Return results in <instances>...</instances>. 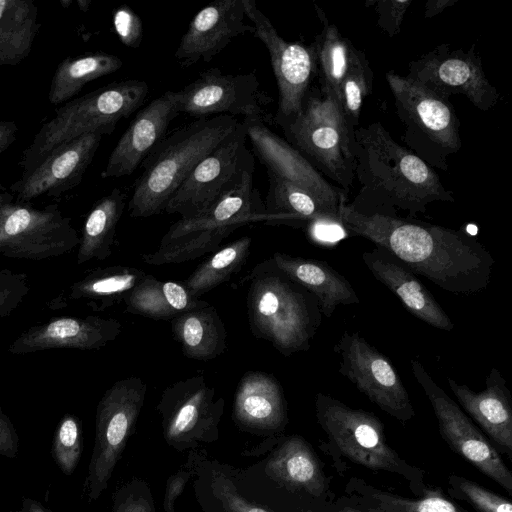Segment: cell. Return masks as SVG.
<instances>
[{
  "label": "cell",
  "instance_id": "22",
  "mask_svg": "<svg viewBox=\"0 0 512 512\" xmlns=\"http://www.w3.org/2000/svg\"><path fill=\"white\" fill-rule=\"evenodd\" d=\"M178 115L174 91H166L152 100L136 114L116 143L101 177L119 178L132 174L164 139L169 124Z\"/></svg>",
  "mask_w": 512,
  "mask_h": 512
},
{
  "label": "cell",
  "instance_id": "2",
  "mask_svg": "<svg viewBox=\"0 0 512 512\" xmlns=\"http://www.w3.org/2000/svg\"><path fill=\"white\" fill-rule=\"evenodd\" d=\"M355 178L360 189L348 206L362 215L416 219L433 202H454L434 168L397 143L380 122L355 130Z\"/></svg>",
  "mask_w": 512,
  "mask_h": 512
},
{
  "label": "cell",
  "instance_id": "54",
  "mask_svg": "<svg viewBox=\"0 0 512 512\" xmlns=\"http://www.w3.org/2000/svg\"><path fill=\"white\" fill-rule=\"evenodd\" d=\"M14 201L12 193L4 187L0 179V207L5 203Z\"/></svg>",
  "mask_w": 512,
  "mask_h": 512
},
{
  "label": "cell",
  "instance_id": "38",
  "mask_svg": "<svg viewBox=\"0 0 512 512\" xmlns=\"http://www.w3.org/2000/svg\"><path fill=\"white\" fill-rule=\"evenodd\" d=\"M252 245L250 236H243L222 247L202 262L182 284L198 298L228 281L246 263Z\"/></svg>",
  "mask_w": 512,
  "mask_h": 512
},
{
  "label": "cell",
  "instance_id": "44",
  "mask_svg": "<svg viewBox=\"0 0 512 512\" xmlns=\"http://www.w3.org/2000/svg\"><path fill=\"white\" fill-rule=\"evenodd\" d=\"M112 501L111 512H156L150 486L136 477L120 486Z\"/></svg>",
  "mask_w": 512,
  "mask_h": 512
},
{
  "label": "cell",
  "instance_id": "21",
  "mask_svg": "<svg viewBox=\"0 0 512 512\" xmlns=\"http://www.w3.org/2000/svg\"><path fill=\"white\" fill-rule=\"evenodd\" d=\"M122 324L114 318L95 315L53 317L23 331L8 346L15 355L50 349L99 350L121 333Z\"/></svg>",
  "mask_w": 512,
  "mask_h": 512
},
{
  "label": "cell",
  "instance_id": "40",
  "mask_svg": "<svg viewBox=\"0 0 512 512\" xmlns=\"http://www.w3.org/2000/svg\"><path fill=\"white\" fill-rule=\"evenodd\" d=\"M235 229L231 227L217 228L193 232L166 244L158 249L142 255V261L149 265L177 264L199 258L216 250L224 238Z\"/></svg>",
  "mask_w": 512,
  "mask_h": 512
},
{
  "label": "cell",
  "instance_id": "16",
  "mask_svg": "<svg viewBox=\"0 0 512 512\" xmlns=\"http://www.w3.org/2000/svg\"><path fill=\"white\" fill-rule=\"evenodd\" d=\"M242 121L211 153L203 158L168 201L164 212L193 217L232 187L243 171L255 163L247 148Z\"/></svg>",
  "mask_w": 512,
  "mask_h": 512
},
{
  "label": "cell",
  "instance_id": "27",
  "mask_svg": "<svg viewBox=\"0 0 512 512\" xmlns=\"http://www.w3.org/2000/svg\"><path fill=\"white\" fill-rule=\"evenodd\" d=\"M145 276L144 271L131 266L97 268L64 287L47 306L50 310H60L81 304L93 311H104L123 302Z\"/></svg>",
  "mask_w": 512,
  "mask_h": 512
},
{
  "label": "cell",
  "instance_id": "11",
  "mask_svg": "<svg viewBox=\"0 0 512 512\" xmlns=\"http://www.w3.org/2000/svg\"><path fill=\"white\" fill-rule=\"evenodd\" d=\"M224 399L202 375L167 386L156 407L166 443L177 451L194 449L219 438Z\"/></svg>",
  "mask_w": 512,
  "mask_h": 512
},
{
  "label": "cell",
  "instance_id": "47",
  "mask_svg": "<svg viewBox=\"0 0 512 512\" xmlns=\"http://www.w3.org/2000/svg\"><path fill=\"white\" fill-rule=\"evenodd\" d=\"M113 26L120 41L127 47L137 49L143 39L141 18L127 5L116 8L113 12Z\"/></svg>",
  "mask_w": 512,
  "mask_h": 512
},
{
  "label": "cell",
  "instance_id": "18",
  "mask_svg": "<svg viewBox=\"0 0 512 512\" xmlns=\"http://www.w3.org/2000/svg\"><path fill=\"white\" fill-rule=\"evenodd\" d=\"M104 135L102 131L86 133L60 144L8 190L16 202L30 203L39 196L59 197L74 189L81 183Z\"/></svg>",
  "mask_w": 512,
  "mask_h": 512
},
{
  "label": "cell",
  "instance_id": "50",
  "mask_svg": "<svg viewBox=\"0 0 512 512\" xmlns=\"http://www.w3.org/2000/svg\"><path fill=\"white\" fill-rule=\"evenodd\" d=\"M19 450V437L10 418L0 407V456L15 458Z\"/></svg>",
  "mask_w": 512,
  "mask_h": 512
},
{
  "label": "cell",
  "instance_id": "45",
  "mask_svg": "<svg viewBox=\"0 0 512 512\" xmlns=\"http://www.w3.org/2000/svg\"><path fill=\"white\" fill-rule=\"evenodd\" d=\"M29 290L25 273L0 269V319L10 316L19 307Z\"/></svg>",
  "mask_w": 512,
  "mask_h": 512
},
{
  "label": "cell",
  "instance_id": "56",
  "mask_svg": "<svg viewBox=\"0 0 512 512\" xmlns=\"http://www.w3.org/2000/svg\"><path fill=\"white\" fill-rule=\"evenodd\" d=\"M335 512H363V511H361L359 509H356L354 507H344V508H342V509H340L338 511H335Z\"/></svg>",
  "mask_w": 512,
  "mask_h": 512
},
{
  "label": "cell",
  "instance_id": "48",
  "mask_svg": "<svg viewBox=\"0 0 512 512\" xmlns=\"http://www.w3.org/2000/svg\"><path fill=\"white\" fill-rule=\"evenodd\" d=\"M309 237L319 245H335L348 235L342 222L317 221L307 226Z\"/></svg>",
  "mask_w": 512,
  "mask_h": 512
},
{
  "label": "cell",
  "instance_id": "51",
  "mask_svg": "<svg viewBox=\"0 0 512 512\" xmlns=\"http://www.w3.org/2000/svg\"><path fill=\"white\" fill-rule=\"evenodd\" d=\"M18 126L15 121H0V154H2L16 140Z\"/></svg>",
  "mask_w": 512,
  "mask_h": 512
},
{
  "label": "cell",
  "instance_id": "1",
  "mask_svg": "<svg viewBox=\"0 0 512 512\" xmlns=\"http://www.w3.org/2000/svg\"><path fill=\"white\" fill-rule=\"evenodd\" d=\"M348 234L385 249L414 274L446 292L470 295L488 287L495 260L473 235L402 216L362 215L344 204Z\"/></svg>",
  "mask_w": 512,
  "mask_h": 512
},
{
  "label": "cell",
  "instance_id": "17",
  "mask_svg": "<svg viewBox=\"0 0 512 512\" xmlns=\"http://www.w3.org/2000/svg\"><path fill=\"white\" fill-rule=\"evenodd\" d=\"M406 76L446 99L464 95L482 111L490 110L500 99L498 89L485 76L475 45L467 51L452 49L449 44L438 45L411 61Z\"/></svg>",
  "mask_w": 512,
  "mask_h": 512
},
{
  "label": "cell",
  "instance_id": "37",
  "mask_svg": "<svg viewBox=\"0 0 512 512\" xmlns=\"http://www.w3.org/2000/svg\"><path fill=\"white\" fill-rule=\"evenodd\" d=\"M346 493L359 505L354 508L363 512H468L441 496L431 494L412 500L382 491L358 478L349 480Z\"/></svg>",
  "mask_w": 512,
  "mask_h": 512
},
{
  "label": "cell",
  "instance_id": "55",
  "mask_svg": "<svg viewBox=\"0 0 512 512\" xmlns=\"http://www.w3.org/2000/svg\"><path fill=\"white\" fill-rule=\"evenodd\" d=\"M77 4H78V7L82 10V11H87L88 10V6L90 4V1H87V0H77L76 1Z\"/></svg>",
  "mask_w": 512,
  "mask_h": 512
},
{
  "label": "cell",
  "instance_id": "32",
  "mask_svg": "<svg viewBox=\"0 0 512 512\" xmlns=\"http://www.w3.org/2000/svg\"><path fill=\"white\" fill-rule=\"evenodd\" d=\"M123 302L127 312L158 320H172L180 313L209 305L193 297L182 283L161 281L149 274Z\"/></svg>",
  "mask_w": 512,
  "mask_h": 512
},
{
  "label": "cell",
  "instance_id": "3",
  "mask_svg": "<svg viewBox=\"0 0 512 512\" xmlns=\"http://www.w3.org/2000/svg\"><path fill=\"white\" fill-rule=\"evenodd\" d=\"M247 280L251 333L285 357L309 350L322 322L316 297L281 271L272 258L258 263Z\"/></svg>",
  "mask_w": 512,
  "mask_h": 512
},
{
  "label": "cell",
  "instance_id": "10",
  "mask_svg": "<svg viewBox=\"0 0 512 512\" xmlns=\"http://www.w3.org/2000/svg\"><path fill=\"white\" fill-rule=\"evenodd\" d=\"M80 236L57 204L36 208L8 202L0 207V255L40 261L78 247Z\"/></svg>",
  "mask_w": 512,
  "mask_h": 512
},
{
  "label": "cell",
  "instance_id": "25",
  "mask_svg": "<svg viewBox=\"0 0 512 512\" xmlns=\"http://www.w3.org/2000/svg\"><path fill=\"white\" fill-rule=\"evenodd\" d=\"M233 419L242 430L258 435L283 431L287 403L277 379L261 371L247 372L234 395Z\"/></svg>",
  "mask_w": 512,
  "mask_h": 512
},
{
  "label": "cell",
  "instance_id": "20",
  "mask_svg": "<svg viewBox=\"0 0 512 512\" xmlns=\"http://www.w3.org/2000/svg\"><path fill=\"white\" fill-rule=\"evenodd\" d=\"M243 0H215L200 9L180 39L174 57L183 67L209 62L230 42L248 32Z\"/></svg>",
  "mask_w": 512,
  "mask_h": 512
},
{
  "label": "cell",
  "instance_id": "13",
  "mask_svg": "<svg viewBox=\"0 0 512 512\" xmlns=\"http://www.w3.org/2000/svg\"><path fill=\"white\" fill-rule=\"evenodd\" d=\"M246 17L254 28L253 35L265 46L278 87V107L273 123L282 127L297 117L316 77V60L312 44L289 42L282 38L270 19L254 0H243Z\"/></svg>",
  "mask_w": 512,
  "mask_h": 512
},
{
  "label": "cell",
  "instance_id": "39",
  "mask_svg": "<svg viewBox=\"0 0 512 512\" xmlns=\"http://www.w3.org/2000/svg\"><path fill=\"white\" fill-rule=\"evenodd\" d=\"M197 464L195 473L198 480L194 487L206 512H270L242 496L223 471L204 468L203 465L197 467Z\"/></svg>",
  "mask_w": 512,
  "mask_h": 512
},
{
  "label": "cell",
  "instance_id": "33",
  "mask_svg": "<svg viewBox=\"0 0 512 512\" xmlns=\"http://www.w3.org/2000/svg\"><path fill=\"white\" fill-rule=\"evenodd\" d=\"M126 194L119 188L99 199L83 224L76 261L105 260L112 253L118 222L124 212Z\"/></svg>",
  "mask_w": 512,
  "mask_h": 512
},
{
  "label": "cell",
  "instance_id": "49",
  "mask_svg": "<svg viewBox=\"0 0 512 512\" xmlns=\"http://www.w3.org/2000/svg\"><path fill=\"white\" fill-rule=\"evenodd\" d=\"M196 464L197 461L195 462V464L185 465L179 471H177L175 474L171 475L168 478L165 498L163 502V506L167 512H175V500L178 496H180L186 483L194 475Z\"/></svg>",
  "mask_w": 512,
  "mask_h": 512
},
{
  "label": "cell",
  "instance_id": "6",
  "mask_svg": "<svg viewBox=\"0 0 512 512\" xmlns=\"http://www.w3.org/2000/svg\"><path fill=\"white\" fill-rule=\"evenodd\" d=\"M281 128L286 141L325 179L349 193L355 180V135L331 96L312 87L300 114Z\"/></svg>",
  "mask_w": 512,
  "mask_h": 512
},
{
  "label": "cell",
  "instance_id": "15",
  "mask_svg": "<svg viewBox=\"0 0 512 512\" xmlns=\"http://www.w3.org/2000/svg\"><path fill=\"white\" fill-rule=\"evenodd\" d=\"M410 363L415 380L432 406L444 441L455 453L511 495L512 474L497 449L478 430L459 405L434 381L418 360H411Z\"/></svg>",
  "mask_w": 512,
  "mask_h": 512
},
{
  "label": "cell",
  "instance_id": "34",
  "mask_svg": "<svg viewBox=\"0 0 512 512\" xmlns=\"http://www.w3.org/2000/svg\"><path fill=\"white\" fill-rule=\"evenodd\" d=\"M37 17L33 0H0V66L27 58L40 28Z\"/></svg>",
  "mask_w": 512,
  "mask_h": 512
},
{
  "label": "cell",
  "instance_id": "41",
  "mask_svg": "<svg viewBox=\"0 0 512 512\" xmlns=\"http://www.w3.org/2000/svg\"><path fill=\"white\" fill-rule=\"evenodd\" d=\"M373 71L362 50L358 49L355 61L341 82L334 100L351 133L359 127L364 99L372 91Z\"/></svg>",
  "mask_w": 512,
  "mask_h": 512
},
{
  "label": "cell",
  "instance_id": "52",
  "mask_svg": "<svg viewBox=\"0 0 512 512\" xmlns=\"http://www.w3.org/2000/svg\"><path fill=\"white\" fill-rule=\"evenodd\" d=\"M458 0H428L425 4V17L431 18L442 13L446 8L456 4Z\"/></svg>",
  "mask_w": 512,
  "mask_h": 512
},
{
  "label": "cell",
  "instance_id": "53",
  "mask_svg": "<svg viewBox=\"0 0 512 512\" xmlns=\"http://www.w3.org/2000/svg\"><path fill=\"white\" fill-rule=\"evenodd\" d=\"M10 512H52L48 507L43 505L40 501L30 498L22 497L21 505L19 508L10 510Z\"/></svg>",
  "mask_w": 512,
  "mask_h": 512
},
{
  "label": "cell",
  "instance_id": "28",
  "mask_svg": "<svg viewBox=\"0 0 512 512\" xmlns=\"http://www.w3.org/2000/svg\"><path fill=\"white\" fill-rule=\"evenodd\" d=\"M271 258L281 271L316 297L325 317H331L339 305L360 303L352 284L326 261L282 252H274Z\"/></svg>",
  "mask_w": 512,
  "mask_h": 512
},
{
  "label": "cell",
  "instance_id": "46",
  "mask_svg": "<svg viewBox=\"0 0 512 512\" xmlns=\"http://www.w3.org/2000/svg\"><path fill=\"white\" fill-rule=\"evenodd\" d=\"M412 0H368L366 7H372L378 15L377 25L389 37L400 32L404 16Z\"/></svg>",
  "mask_w": 512,
  "mask_h": 512
},
{
  "label": "cell",
  "instance_id": "9",
  "mask_svg": "<svg viewBox=\"0 0 512 512\" xmlns=\"http://www.w3.org/2000/svg\"><path fill=\"white\" fill-rule=\"evenodd\" d=\"M147 384L137 376L116 381L96 408L95 438L83 485L89 502L107 489L117 462L132 435L144 405Z\"/></svg>",
  "mask_w": 512,
  "mask_h": 512
},
{
  "label": "cell",
  "instance_id": "7",
  "mask_svg": "<svg viewBox=\"0 0 512 512\" xmlns=\"http://www.w3.org/2000/svg\"><path fill=\"white\" fill-rule=\"evenodd\" d=\"M315 410L328 439L346 458L372 471L403 477L414 494L427 493L424 471L406 462L388 445L384 426L373 413L351 408L322 392L316 394Z\"/></svg>",
  "mask_w": 512,
  "mask_h": 512
},
{
  "label": "cell",
  "instance_id": "19",
  "mask_svg": "<svg viewBox=\"0 0 512 512\" xmlns=\"http://www.w3.org/2000/svg\"><path fill=\"white\" fill-rule=\"evenodd\" d=\"M247 138L267 172L283 178L341 210L347 202L343 189L325 179L293 146L258 120H243Z\"/></svg>",
  "mask_w": 512,
  "mask_h": 512
},
{
  "label": "cell",
  "instance_id": "43",
  "mask_svg": "<svg viewBox=\"0 0 512 512\" xmlns=\"http://www.w3.org/2000/svg\"><path fill=\"white\" fill-rule=\"evenodd\" d=\"M448 487L453 498L470 503L479 512H512L509 500L467 478L451 474L448 477Z\"/></svg>",
  "mask_w": 512,
  "mask_h": 512
},
{
  "label": "cell",
  "instance_id": "4",
  "mask_svg": "<svg viewBox=\"0 0 512 512\" xmlns=\"http://www.w3.org/2000/svg\"><path fill=\"white\" fill-rule=\"evenodd\" d=\"M236 117L200 118L160 141L143 161L134 185L128 213L147 218L164 211L168 201L197 164L237 127Z\"/></svg>",
  "mask_w": 512,
  "mask_h": 512
},
{
  "label": "cell",
  "instance_id": "36",
  "mask_svg": "<svg viewBox=\"0 0 512 512\" xmlns=\"http://www.w3.org/2000/svg\"><path fill=\"white\" fill-rule=\"evenodd\" d=\"M321 15L324 28L312 42L316 60V76L319 90L333 99L338 88L352 67L358 49L352 42L341 35L339 29Z\"/></svg>",
  "mask_w": 512,
  "mask_h": 512
},
{
  "label": "cell",
  "instance_id": "29",
  "mask_svg": "<svg viewBox=\"0 0 512 512\" xmlns=\"http://www.w3.org/2000/svg\"><path fill=\"white\" fill-rule=\"evenodd\" d=\"M266 474L284 488L320 497L328 492V481L320 461L300 436L285 438L273 451L265 467Z\"/></svg>",
  "mask_w": 512,
  "mask_h": 512
},
{
  "label": "cell",
  "instance_id": "35",
  "mask_svg": "<svg viewBox=\"0 0 512 512\" xmlns=\"http://www.w3.org/2000/svg\"><path fill=\"white\" fill-rule=\"evenodd\" d=\"M123 65L116 55L104 52L69 56L60 62L51 80L48 100L59 105L72 100L85 84L112 74Z\"/></svg>",
  "mask_w": 512,
  "mask_h": 512
},
{
  "label": "cell",
  "instance_id": "42",
  "mask_svg": "<svg viewBox=\"0 0 512 512\" xmlns=\"http://www.w3.org/2000/svg\"><path fill=\"white\" fill-rule=\"evenodd\" d=\"M83 451V430L81 420L74 414L66 413L59 421L52 438L51 454L64 475L75 471Z\"/></svg>",
  "mask_w": 512,
  "mask_h": 512
},
{
  "label": "cell",
  "instance_id": "23",
  "mask_svg": "<svg viewBox=\"0 0 512 512\" xmlns=\"http://www.w3.org/2000/svg\"><path fill=\"white\" fill-rule=\"evenodd\" d=\"M254 165L255 163L250 164L235 184L204 211L193 217L180 218L172 224L163 235L160 244L202 230L227 227L237 229L242 225L259 221L269 224L271 218L253 186Z\"/></svg>",
  "mask_w": 512,
  "mask_h": 512
},
{
  "label": "cell",
  "instance_id": "30",
  "mask_svg": "<svg viewBox=\"0 0 512 512\" xmlns=\"http://www.w3.org/2000/svg\"><path fill=\"white\" fill-rule=\"evenodd\" d=\"M269 187L264 201L269 224L304 227L317 221L342 222L340 210L330 207L307 190L268 173Z\"/></svg>",
  "mask_w": 512,
  "mask_h": 512
},
{
  "label": "cell",
  "instance_id": "31",
  "mask_svg": "<svg viewBox=\"0 0 512 512\" xmlns=\"http://www.w3.org/2000/svg\"><path fill=\"white\" fill-rule=\"evenodd\" d=\"M174 337L186 357L195 360H211L227 348V332L215 307L185 311L171 320Z\"/></svg>",
  "mask_w": 512,
  "mask_h": 512
},
{
  "label": "cell",
  "instance_id": "14",
  "mask_svg": "<svg viewBox=\"0 0 512 512\" xmlns=\"http://www.w3.org/2000/svg\"><path fill=\"white\" fill-rule=\"evenodd\" d=\"M333 351L339 373L372 403L405 424L415 417L410 396L390 360L358 332L344 331Z\"/></svg>",
  "mask_w": 512,
  "mask_h": 512
},
{
  "label": "cell",
  "instance_id": "26",
  "mask_svg": "<svg viewBox=\"0 0 512 512\" xmlns=\"http://www.w3.org/2000/svg\"><path fill=\"white\" fill-rule=\"evenodd\" d=\"M447 383L462 408L489 435L497 449L512 458L511 394L500 371L496 367L490 370L481 392H474L451 377H447Z\"/></svg>",
  "mask_w": 512,
  "mask_h": 512
},
{
  "label": "cell",
  "instance_id": "24",
  "mask_svg": "<svg viewBox=\"0 0 512 512\" xmlns=\"http://www.w3.org/2000/svg\"><path fill=\"white\" fill-rule=\"evenodd\" d=\"M362 260L374 278L394 293L414 317L440 330L454 329L448 314L416 274L385 249L376 246L364 252Z\"/></svg>",
  "mask_w": 512,
  "mask_h": 512
},
{
  "label": "cell",
  "instance_id": "5",
  "mask_svg": "<svg viewBox=\"0 0 512 512\" xmlns=\"http://www.w3.org/2000/svg\"><path fill=\"white\" fill-rule=\"evenodd\" d=\"M148 93L146 82L129 79L113 82L64 103L55 110L54 117L42 124L23 151L19 162L21 177L31 173L62 143L96 131L111 134L122 118L130 116L143 104Z\"/></svg>",
  "mask_w": 512,
  "mask_h": 512
},
{
  "label": "cell",
  "instance_id": "8",
  "mask_svg": "<svg viewBox=\"0 0 512 512\" xmlns=\"http://www.w3.org/2000/svg\"><path fill=\"white\" fill-rule=\"evenodd\" d=\"M386 80L405 127L403 141L432 168L448 170V157L462 145L460 121L449 99L394 70L386 73Z\"/></svg>",
  "mask_w": 512,
  "mask_h": 512
},
{
  "label": "cell",
  "instance_id": "12",
  "mask_svg": "<svg viewBox=\"0 0 512 512\" xmlns=\"http://www.w3.org/2000/svg\"><path fill=\"white\" fill-rule=\"evenodd\" d=\"M178 113L194 117L217 114L273 123L267 107L272 98L260 86L254 72L224 74L218 68L202 71L190 84L174 91Z\"/></svg>",
  "mask_w": 512,
  "mask_h": 512
}]
</instances>
